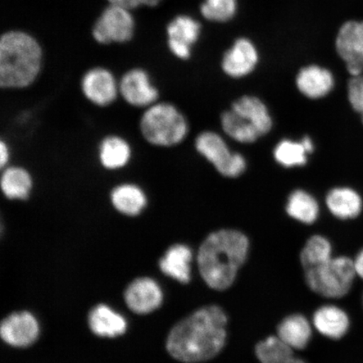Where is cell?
Listing matches in <instances>:
<instances>
[{
	"label": "cell",
	"instance_id": "obj_1",
	"mask_svg": "<svg viewBox=\"0 0 363 363\" xmlns=\"http://www.w3.org/2000/svg\"><path fill=\"white\" fill-rule=\"evenodd\" d=\"M227 315L217 306L199 308L170 331L166 347L170 355L184 363L210 361L226 343Z\"/></svg>",
	"mask_w": 363,
	"mask_h": 363
},
{
	"label": "cell",
	"instance_id": "obj_2",
	"mask_svg": "<svg viewBox=\"0 0 363 363\" xmlns=\"http://www.w3.org/2000/svg\"><path fill=\"white\" fill-rule=\"evenodd\" d=\"M248 251L249 240L242 231L224 229L208 235L197 256L204 283L218 291L229 289L246 262Z\"/></svg>",
	"mask_w": 363,
	"mask_h": 363
},
{
	"label": "cell",
	"instance_id": "obj_3",
	"mask_svg": "<svg viewBox=\"0 0 363 363\" xmlns=\"http://www.w3.org/2000/svg\"><path fill=\"white\" fill-rule=\"evenodd\" d=\"M43 53L38 40L21 31H10L0 40V87L26 89L39 78Z\"/></svg>",
	"mask_w": 363,
	"mask_h": 363
},
{
	"label": "cell",
	"instance_id": "obj_4",
	"mask_svg": "<svg viewBox=\"0 0 363 363\" xmlns=\"http://www.w3.org/2000/svg\"><path fill=\"white\" fill-rule=\"evenodd\" d=\"M139 131L150 146L170 148L178 146L187 138V118L175 104L159 101L143 110L139 120Z\"/></svg>",
	"mask_w": 363,
	"mask_h": 363
},
{
	"label": "cell",
	"instance_id": "obj_5",
	"mask_svg": "<svg viewBox=\"0 0 363 363\" xmlns=\"http://www.w3.org/2000/svg\"><path fill=\"white\" fill-rule=\"evenodd\" d=\"M306 282L313 292L328 298H342L350 293L357 278L352 258L331 257L330 260L305 270Z\"/></svg>",
	"mask_w": 363,
	"mask_h": 363
},
{
	"label": "cell",
	"instance_id": "obj_6",
	"mask_svg": "<svg viewBox=\"0 0 363 363\" xmlns=\"http://www.w3.org/2000/svg\"><path fill=\"white\" fill-rule=\"evenodd\" d=\"M195 149L210 162L222 176L234 179L247 169L242 154L231 151L225 140L214 131H203L195 139Z\"/></svg>",
	"mask_w": 363,
	"mask_h": 363
},
{
	"label": "cell",
	"instance_id": "obj_7",
	"mask_svg": "<svg viewBox=\"0 0 363 363\" xmlns=\"http://www.w3.org/2000/svg\"><path fill=\"white\" fill-rule=\"evenodd\" d=\"M80 90L91 104L108 108L120 98L119 80L104 67H94L85 72L80 80Z\"/></svg>",
	"mask_w": 363,
	"mask_h": 363
},
{
	"label": "cell",
	"instance_id": "obj_8",
	"mask_svg": "<svg viewBox=\"0 0 363 363\" xmlns=\"http://www.w3.org/2000/svg\"><path fill=\"white\" fill-rule=\"evenodd\" d=\"M135 21L129 10L111 4L95 23L93 36L99 44L125 43L133 39Z\"/></svg>",
	"mask_w": 363,
	"mask_h": 363
},
{
	"label": "cell",
	"instance_id": "obj_9",
	"mask_svg": "<svg viewBox=\"0 0 363 363\" xmlns=\"http://www.w3.org/2000/svg\"><path fill=\"white\" fill-rule=\"evenodd\" d=\"M120 98L129 106L145 110L160 101V91L142 67L125 72L119 80Z\"/></svg>",
	"mask_w": 363,
	"mask_h": 363
},
{
	"label": "cell",
	"instance_id": "obj_10",
	"mask_svg": "<svg viewBox=\"0 0 363 363\" xmlns=\"http://www.w3.org/2000/svg\"><path fill=\"white\" fill-rule=\"evenodd\" d=\"M335 48L352 77L363 72V22L348 21L340 27Z\"/></svg>",
	"mask_w": 363,
	"mask_h": 363
},
{
	"label": "cell",
	"instance_id": "obj_11",
	"mask_svg": "<svg viewBox=\"0 0 363 363\" xmlns=\"http://www.w3.org/2000/svg\"><path fill=\"white\" fill-rule=\"evenodd\" d=\"M40 328L35 317L30 312L13 313L2 321L0 335L4 342L15 347H27L39 337Z\"/></svg>",
	"mask_w": 363,
	"mask_h": 363
},
{
	"label": "cell",
	"instance_id": "obj_12",
	"mask_svg": "<svg viewBox=\"0 0 363 363\" xmlns=\"http://www.w3.org/2000/svg\"><path fill=\"white\" fill-rule=\"evenodd\" d=\"M167 45L170 52L181 60L191 56L192 45L201 34V25L187 16H177L167 26Z\"/></svg>",
	"mask_w": 363,
	"mask_h": 363
},
{
	"label": "cell",
	"instance_id": "obj_13",
	"mask_svg": "<svg viewBox=\"0 0 363 363\" xmlns=\"http://www.w3.org/2000/svg\"><path fill=\"white\" fill-rule=\"evenodd\" d=\"M108 199L113 208L121 215L138 216L146 210L149 199L146 190L135 182H121L111 189Z\"/></svg>",
	"mask_w": 363,
	"mask_h": 363
},
{
	"label": "cell",
	"instance_id": "obj_14",
	"mask_svg": "<svg viewBox=\"0 0 363 363\" xmlns=\"http://www.w3.org/2000/svg\"><path fill=\"white\" fill-rule=\"evenodd\" d=\"M133 149L123 135L108 134L101 140L97 149L99 165L108 172L123 170L130 165Z\"/></svg>",
	"mask_w": 363,
	"mask_h": 363
},
{
	"label": "cell",
	"instance_id": "obj_15",
	"mask_svg": "<svg viewBox=\"0 0 363 363\" xmlns=\"http://www.w3.org/2000/svg\"><path fill=\"white\" fill-rule=\"evenodd\" d=\"M124 297L130 311L136 314L145 315L157 310L162 305L163 295L156 281L140 278L127 287Z\"/></svg>",
	"mask_w": 363,
	"mask_h": 363
},
{
	"label": "cell",
	"instance_id": "obj_16",
	"mask_svg": "<svg viewBox=\"0 0 363 363\" xmlns=\"http://www.w3.org/2000/svg\"><path fill=\"white\" fill-rule=\"evenodd\" d=\"M258 62V52L251 40L240 38L225 53L222 69L233 79H240L251 74Z\"/></svg>",
	"mask_w": 363,
	"mask_h": 363
},
{
	"label": "cell",
	"instance_id": "obj_17",
	"mask_svg": "<svg viewBox=\"0 0 363 363\" xmlns=\"http://www.w3.org/2000/svg\"><path fill=\"white\" fill-rule=\"evenodd\" d=\"M34 188V177L26 167L10 164L1 169L0 190L8 201H28Z\"/></svg>",
	"mask_w": 363,
	"mask_h": 363
},
{
	"label": "cell",
	"instance_id": "obj_18",
	"mask_svg": "<svg viewBox=\"0 0 363 363\" xmlns=\"http://www.w3.org/2000/svg\"><path fill=\"white\" fill-rule=\"evenodd\" d=\"M296 86L303 96L320 99L328 96L335 87V78L328 68L318 65L302 67L296 77Z\"/></svg>",
	"mask_w": 363,
	"mask_h": 363
},
{
	"label": "cell",
	"instance_id": "obj_19",
	"mask_svg": "<svg viewBox=\"0 0 363 363\" xmlns=\"http://www.w3.org/2000/svg\"><path fill=\"white\" fill-rule=\"evenodd\" d=\"M325 204L330 214L340 220L357 219L363 211L362 195L346 186L331 189L326 194Z\"/></svg>",
	"mask_w": 363,
	"mask_h": 363
},
{
	"label": "cell",
	"instance_id": "obj_20",
	"mask_svg": "<svg viewBox=\"0 0 363 363\" xmlns=\"http://www.w3.org/2000/svg\"><path fill=\"white\" fill-rule=\"evenodd\" d=\"M313 323L319 333L331 340H340L348 333L351 320L347 313L337 306H322L315 311Z\"/></svg>",
	"mask_w": 363,
	"mask_h": 363
},
{
	"label": "cell",
	"instance_id": "obj_21",
	"mask_svg": "<svg viewBox=\"0 0 363 363\" xmlns=\"http://www.w3.org/2000/svg\"><path fill=\"white\" fill-rule=\"evenodd\" d=\"M230 108L251 124L261 136L272 128L274 121L269 108L259 98L244 95L234 101Z\"/></svg>",
	"mask_w": 363,
	"mask_h": 363
},
{
	"label": "cell",
	"instance_id": "obj_22",
	"mask_svg": "<svg viewBox=\"0 0 363 363\" xmlns=\"http://www.w3.org/2000/svg\"><path fill=\"white\" fill-rule=\"evenodd\" d=\"M193 253L191 249L183 244H176L167 250L164 257L159 262L163 274L182 284H188L191 277Z\"/></svg>",
	"mask_w": 363,
	"mask_h": 363
},
{
	"label": "cell",
	"instance_id": "obj_23",
	"mask_svg": "<svg viewBox=\"0 0 363 363\" xmlns=\"http://www.w3.org/2000/svg\"><path fill=\"white\" fill-rule=\"evenodd\" d=\"M89 325L94 334L102 337H118L127 328L125 318L104 305H99L90 311Z\"/></svg>",
	"mask_w": 363,
	"mask_h": 363
},
{
	"label": "cell",
	"instance_id": "obj_24",
	"mask_svg": "<svg viewBox=\"0 0 363 363\" xmlns=\"http://www.w3.org/2000/svg\"><path fill=\"white\" fill-rule=\"evenodd\" d=\"M277 334V337L294 350H303L310 342L312 330L305 316L294 314L280 322Z\"/></svg>",
	"mask_w": 363,
	"mask_h": 363
},
{
	"label": "cell",
	"instance_id": "obj_25",
	"mask_svg": "<svg viewBox=\"0 0 363 363\" xmlns=\"http://www.w3.org/2000/svg\"><path fill=\"white\" fill-rule=\"evenodd\" d=\"M286 212L295 220L311 225L319 217L320 206L312 194L303 189H296L289 194Z\"/></svg>",
	"mask_w": 363,
	"mask_h": 363
},
{
	"label": "cell",
	"instance_id": "obj_26",
	"mask_svg": "<svg viewBox=\"0 0 363 363\" xmlns=\"http://www.w3.org/2000/svg\"><path fill=\"white\" fill-rule=\"evenodd\" d=\"M255 352L260 363H306L295 357L293 348L274 335L257 343Z\"/></svg>",
	"mask_w": 363,
	"mask_h": 363
},
{
	"label": "cell",
	"instance_id": "obj_27",
	"mask_svg": "<svg viewBox=\"0 0 363 363\" xmlns=\"http://www.w3.org/2000/svg\"><path fill=\"white\" fill-rule=\"evenodd\" d=\"M220 123L224 133L235 142L250 144L261 138L251 124L231 108L222 113Z\"/></svg>",
	"mask_w": 363,
	"mask_h": 363
},
{
	"label": "cell",
	"instance_id": "obj_28",
	"mask_svg": "<svg viewBox=\"0 0 363 363\" xmlns=\"http://www.w3.org/2000/svg\"><path fill=\"white\" fill-rule=\"evenodd\" d=\"M333 257V246L323 235H315L307 240L301 253L303 269L323 264Z\"/></svg>",
	"mask_w": 363,
	"mask_h": 363
},
{
	"label": "cell",
	"instance_id": "obj_29",
	"mask_svg": "<svg viewBox=\"0 0 363 363\" xmlns=\"http://www.w3.org/2000/svg\"><path fill=\"white\" fill-rule=\"evenodd\" d=\"M308 153L301 142L284 139L276 145L274 150L275 161L286 169L305 166L308 162Z\"/></svg>",
	"mask_w": 363,
	"mask_h": 363
},
{
	"label": "cell",
	"instance_id": "obj_30",
	"mask_svg": "<svg viewBox=\"0 0 363 363\" xmlns=\"http://www.w3.org/2000/svg\"><path fill=\"white\" fill-rule=\"evenodd\" d=\"M201 11L208 21L227 22L233 19L237 12V0H206Z\"/></svg>",
	"mask_w": 363,
	"mask_h": 363
},
{
	"label": "cell",
	"instance_id": "obj_31",
	"mask_svg": "<svg viewBox=\"0 0 363 363\" xmlns=\"http://www.w3.org/2000/svg\"><path fill=\"white\" fill-rule=\"evenodd\" d=\"M347 97L352 108L357 113H363V74L352 77L347 85Z\"/></svg>",
	"mask_w": 363,
	"mask_h": 363
},
{
	"label": "cell",
	"instance_id": "obj_32",
	"mask_svg": "<svg viewBox=\"0 0 363 363\" xmlns=\"http://www.w3.org/2000/svg\"><path fill=\"white\" fill-rule=\"evenodd\" d=\"M113 6H121L131 10V9L138 8L140 6H147L150 7L157 6L162 0H108Z\"/></svg>",
	"mask_w": 363,
	"mask_h": 363
},
{
	"label": "cell",
	"instance_id": "obj_33",
	"mask_svg": "<svg viewBox=\"0 0 363 363\" xmlns=\"http://www.w3.org/2000/svg\"><path fill=\"white\" fill-rule=\"evenodd\" d=\"M11 149L7 140H0V170L11 164Z\"/></svg>",
	"mask_w": 363,
	"mask_h": 363
},
{
	"label": "cell",
	"instance_id": "obj_34",
	"mask_svg": "<svg viewBox=\"0 0 363 363\" xmlns=\"http://www.w3.org/2000/svg\"><path fill=\"white\" fill-rule=\"evenodd\" d=\"M353 262L357 277L363 281V247L357 253Z\"/></svg>",
	"mask_w": 363,
	"mask_h": 363
},
{
	"label": "cell",
	"instance_id": "obj_35",
	"mask_svg": "<svg viewBox=\"0 0 363 363\" xmlns=\"http://www.w3.org/2000/svg\"><path fill=\"white\" fill-rule=\"evenodd\" d=\"M301 142L303 145V147L306 149V151L308 154H311L313 152H314L315 146L314 143H313L312 139L310 138V136H305L301 140Z\"/></svg>",
	"mask_w": 363,
	"mask_h": 363
},
{
	"label": "cell",
	"instance_id": "obj_36",
	"mask_svg": "<svg viewBox=\"0 0 363 363\" xmlns=\"http://www.w3.org/2000/svg\"><path fill=\"white\" fill-rule=\"evenodd\" d=\"M360 116H361V120H362V124H363V113Z\"/></svg>",
	"mask_w": 363,
	"mask_h": 363
},
{
	"label": "cell",
	"instance_id": "obj_37",
	"mask_svg": "<svg viewBox=\"0 0 363 363\" xmlns=\"http://www.w3.org/2000/svg\"><path fill=\"white\" fill-rule=\"evenodd\" d=\"M362 307H363V295H362Z\"/></svg>",
	"mask_w": 363,
	"mask_h": 363
}]
</instances>
